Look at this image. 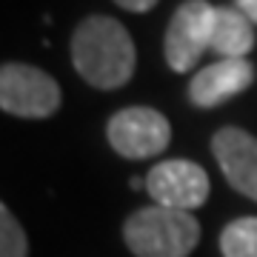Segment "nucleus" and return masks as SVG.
I'll use <instances>...</instances> for the list:
<instances>
[{
  "label": "nucleus",
  "instance_id": "obj_6",
  "mask_svg": "<svg viewBox=\"0 0 257 257\" xmlns=\"http://www.w3.org/2000/svg\"><path fill=\"white\" fill-rule=\"evenodd\" d=\"M146 192L155 206L194 211L209 200V175L192 160H163L146 175Z\"/></svg>",
  "mask_w": 257,
  "mask_h": 257
},
{
  "label": "nucleus",
  "instance_id": "obj_5",
  "mask_svg": "<svg viewBox=\"0 0 257 257\" xmlns=\"http://www.w3.org/2000/svg\"><path fill=\"white\" fill-rule=\"evenodd\" d=\"M106 135H109L111 149L128 160L155 157L172 143L169 120L149 106H128V109H120L117 114H111Z\"/></svg>",
  "mask_w": 257,
  "mask_h": 257
},
{
  "label": "nucleus",
  "instance_id": "obj_8",
  "mask_svg": "<svg viewBox=\"0 0 257 257\" xmlns=\"http://www.w3.org/2000/svg\"><path fill=\"white\" fill-rule=\"evenodd\" d=\"M254 83V66L243 60H217V63L206 66L192 77L189 83V100L200 109L220 106L229 97L246 92Z\"/></svg>",
  "mask_w": 257,
  "mask_h": 257
},
{
  "label": "nucleus",
  "instance_id": "obj_2",
  "mask_svg": "<svg viewBox=\"0 0 257 257\" xmlns=\"http://www.w3.org/2000/svg\"><path fill=\"white\" fill-rule=\"evenodd\" d=\"M123 240L138 257H189L200 243V223L192 211L146 206L126 220Z\"/></svg>",
  "mask_w": 257,
  "mask_h": 257
},
{
  "label": "nucleus",
  "instance_id": "obj_12",
  "mask_svg": "<svg viewBox=\"0 0 257 257\" xmlns=\"http://www.w3.org/2000/svg\"><path fill=\"white\" fill-rule=\"evenodd\" d=\"M114 3L120 9H128V12H149L157 0H114Z\"/></svg>",
  "mask_w": 257,
  "mask_h": 257
},
{
  "label": "nucleus",
  "instance_id": "obj_9",
  "mask_svg": "<svg viewBox=\"0 0 257 257\" xmlns=\"http://www.w3.org/2000/svg\"><path fill=\"white\" fill-rule=\"evenodd\" d=\"M254 49V23L240 9H217L211 49L220 60H243Z\"/></svg>",
  "mask_w": 257,
  "mask_h": 257
},
{
  "label": "nucleus",
  "instance_id": "obj_1",
  "mask_svg": "<svg viewBox=\"0 0 257 257\" xmlns=\"http://www.w3.org/2000/svg\"><path fill=\"white\" fill-rule=\"evenodd\" d=\"M135 43L123 23L106 15L86 18L72 35V66L94 89H120L135 74Z\"/></svg>",
  "mask_w": 257,
  "mask_h": 257
},
{
  "label": "nucleus",
  "instance_id": "obj_13",
  "mask_svg": "<svg viewBox=\"0 0 257 257\" xmlns=\"http://www.w3.org/2000/svg\"><path fill=\"white\" fill-rule=\"evenodd\" d=\"M237 9L257 26V0H237Z\"/></svg>",
  "mask_w": 257,
  "mask_h": 257
},
{
  "label": "nucleus",
  "instance_id": "obj_11",
  "mask_svg": "<svg viewBox=\"0 0 257 257\" xmlns=\"http://www.w3.org/2000/svg\"><path fill=\"white\" fill-rule=\"evenodd\" d=\"M29 243L9 206H0V257H26Z\"/></svg>",
  "mask_w": 257,
  "mask_h": 257
},
{
  "label": "nucleus",
  "instance_id": "obj_7",
  "mask_svg": "<svg viewBox=\"0 0 257 257\" xmlns=\"http://www.w3.org/2000/svg\"><path fill=\"white\" fill-rule=\"evenodd\" d=\"M211 152L231 189L257 203V138L237 126H226L211 138Z\"/></svg>",
  "mask_w": 257,
  "mask_h": 257
},
{
  "label": "nucleus",
  "instance_id": "obj_3",
  "mask_svg": "<svg viewBox=\"0 0 257 257\" xmlns=\"http://www.w3.org/2000/svg\"><path fill=\"white\" fill-rule=\"evenodd\" d=\"M60 86L49 72L29 63H3L0 69V106L15 117L43 120L60 109Z\"/></svg>",
  "mask_w": 257,
  "mask_h": 257
},
{
  "label": "nucleus",
  "instance_id": "obj_10",
  "mask_svg": "<svg viewBox=\"0 0 257 257\" xmlns=\"http://www.w3.org/2000/svg\"><path fill=\"white\" fill-rule=\"evenodd\" d=\"M223 257H257V217L231 220L220 234Z\"/></svg>",
  "mask_w": 257,
  "mask_h": 257
},
{
  "label": "nucleus",
  "instance_id": "obj_4",
  "mask_svg": "<svg viewBox=\"0 0 257 257\" xmlns=\"http://www.w3.org/2000/svg\"><path fill=\"white\" fill-rule=\"evenodd\" d=\"M217 9L209 0H186L175 12V18L166 29V63L175 72H192L203 52L211 49V32H214Z\"/></svg>",
  "mask_w": 257,
  "mask_h": 257
}]
</instances>
